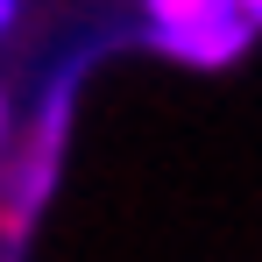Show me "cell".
Listing matches in <instances>:
<instances>
[{
	"instance_id": "1",
	"label": "cell",
	"mask_w": 262,
	"mask_h": 262,
	"mask_svg": "<svg viewBox=\"0 0 262 262\" xmlns=\"http://www.w3.org/2000/svg\"><path fill=\"white\" fill-rule=\"evenodd\" d=\"M156 36H191V29H220V21H248L241 0H149Z\"/></svg>"
},
{
	"instance_id": "2",
	"label": "cell",
	"mask_w": 262,
	"mask_h": 262,
	"mask_svg": "<svg viewBox=\"0 0 262 262\" xmlns=\"http://www.w3.org/2000/svg\"><path fill=\"white\" fill-rule=\"evenodd\" d=\"M156 43L184 57V64H234L248 43V21H220V29H191V36H156Z\"/></svg>"
},
{
	"instance_id": "3",
	"label": "cell",
	"mask_w": 262,
	"mask_h": 262,
	"mask_svg": "<svg viewBox=\"0 0 262 262\" xmlns=\"http://www.w3.org/2000/svg\"><path fill=\"white\" fill-rule=\"evenodd\" d=\"M241 14H248V29H262V0H241Z\"/></svg>"
},
{
	"instance_id": "4",
	"label": "cell",
	"mask_w": 262,
	"mask_h": 262,
	"mask_svg": "<svg viewBox=\"0 0 262 262\" xmlns=\"http://www.w3.org/2000/svg\"><path fill=\"white\" fill-rule=\"evenodd\" d=\"M7 21H14V0H0V29H7Z\"/></svg>"
}]
</instances>
